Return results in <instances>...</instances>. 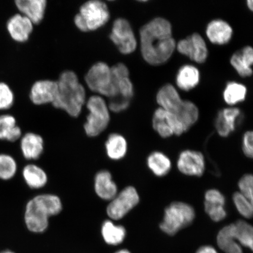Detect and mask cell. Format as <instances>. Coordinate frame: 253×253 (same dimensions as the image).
<instances>
[{
	"mask_svg": "<svg viewBox=\"0 0 253 253\" xmlns=\"http://www.w3.org/2000/svg\"><path fill=\"white\" fill-rule=\"evenodd\" d=\"M0 253H15L12 252L10 251H4L0 252Z\"/></svg>",
	"mask_w": 253,
	"mask_h": 253,
	"instance_id": "ee69618b",
	"label": "cell"
},
{
	"mask_svg": "<svg viewBox=\"0 0 253 253\" xmlns=\"http://www.w3.org/2000/svg\"><path fill=\"white\" fill-rule=\"evenodd\" d=\"M186 131L198 122L199 112L198 107L190 100H183L179 109L174 113Z\"/></svg>",
	"mask_w": 253,
	"mask_h": 253,
	"instance_id": "83f0119b",
	"label": "cell"
},
{
	"mask_svg": "<svg viewBox=\"0 0 253 253\" xmlns=\"http://www.w3.org/2000/svg\"><path fill=\"white\" fill-rule=\"evenodd\" d=\"M248 88L245 85L237 82H229L226 85L223 92V98L227 104L233 106L242 103L246 99Z\"/></svg>",
	"mask_w": 253,
	"mask_h": 253,
	"instance_id": "f1b7e54d",
	"label": "cell"
},
{
	"mask_svg": "<svg viewBox=\"0 0 253 253\" xmlns=\"http://www.w3.org/2000/svg\"><path fill=\"white\" fill-rule=\"evenodd\" d=\"M115 253H130V252H129L128 251H126V250H121V251H119L118 252H117Z\"/></svg>",
	"mask_w": 253,
	"mask_h": 253,
	"instance_id": "7bdbcfd3",
	"label": "cell"
},
{
	"mask_svg": "<svg viewBox=\"0 0 253 253\" xmlns=\"http://www.w3.org/2000/svg\"><path fill=\"white\" fill-rule=\"evenodd\" d=\"M233 224L237 241L253 250V229L251 224L243 220L237 221Z\"/></svg>",
	"mask_w": 253,
	"mask_h": 253,
	"instance_id": "1f68e13d",
	"label": "cell"
},
{
	"mask_svg": "<svg viewBox=\"0 0 253 253\" xmlns=\"http://www.w3.org/2000/svg\"><path fill=\"white\" fill-rule=\"evenodd\" d=\"M156 101L159 107L172 113H175L183 102L176 88L172 84H164L158 91Z\"/></svg>",
	"mask_w": 253,
	"mask_h": 253,
	"instance_id": "d6986e66",
	"label": "cell"
},
{
	"mask_svg": "<svg viewBox=\"0 0 253 253\" xmlns=\"http://www.w3.org/2000/svg\"><path fill=\"white\" fill-rule=\"evenodd\" d=\"M147 166L151 172L157 177L169 174L172 168L170 158L161 151H154L147 158Z\"/></svg>",
	"mask_w": 253,
	"mask_h": 253,
	"instance_id": "484cf974",
	"label": "cell"
},
{
	"mask_svg": "<svg viewBox=\"0 0 253 253\" xmlns=\"http://www.w3.org/2000/svg\"><path fill=\"white\" fill-rule=\"evenodd\" d=\"M85 104L88 112L84 125L85 133L88 137H97L109 125L110 112L108 104L103 97L98 94L88 98Z\"/></svg>",
	"mask_w": 253,
	"mask_h": 253,
	"instance_id": "5b68a950",
	"label": "cell"
},
{
	"mask_svg": "<svg viewBox=\"0 0 253 253\" xmlns=\"http://www.w3.org/2000/svg\"><path fill=\"white\" fill-rule=\"evenodd\" d=\"M6 29L11 39L18 43H24L29 40L34 30V24L25 16L15 14L6 23Z\"/></svg>",
	"mask_w": 253,
	"mask_h": 253,
	"instance_id": "4fadbf2b",
	"label": "cell"
},
{
	"mask_svg": "<svg viewBox=\"0 0 253 253\" xmlns=\"http://www.w3.org/2000/svg\"><path fill=\"white\" fill-rule=\"evenodd\" d=\"M105 149L107 156L110 159L114 161L122 160L127 153V141L122 134H111L106 141Z\"/></svg>",
	"mask_w": 253,
	"mask_h": 253,
	"instance_id": "603a6c76",
	"label": "cell"
},
{
	"mask_svg": "<svg viewBox=\"0 0 253 253\" xmlns=\"http://www.w3.org/2000/svg\"><path fill=\"white\" fill-rule=\"evenodd\" d=\"M23 178L26 184L31 189H39L44 187L47 183V175L42 168L34 164L25 166L23 172Z\"/></svg>",
	"mask_w": 253,
	"mask_h": 253,
	"instance_id": "cb8c5ba5",
	"label": "cell"
},
{
	"mask_svg": "<svg viewBox=\"0 0 253 253\" xmlns=\"http://www.w3.org/2000/svg\"><path fill=\"white\" fill-rule=\"evenodd\" d=\"M233 30L231 25L221 19H216L209 23L206 35L211 43L217 45H224L232 40Z\"/></svg>",
	"mask_w": 253,
	"mask_h": 253,
	"instance_id": "9a60e30c",
	"label": "cell"
},
{
	"mask_svg": "<svg viewBox=\"0 0 253 253\" xmlns=\"http://www.w3.org/2000/svg\"><path fill=\"white\" fill-rule=\"evenodd\" d=\"M253 131H247L242 138V151L245 156L250 158L253 156Z\"/></svg>",
	"mask_w": 253,
	"mask_h": 253,
	"instance_id": "ab89813d",
	"label": "cell"
},
{
	"mask_svg": "<svg viewBox=\"0 0 253 253\" xmlns=\"http://www.w3.org/2000/svg\"><path fill=\"white\" fill-rule=\"evenodd\" d=\"M195 217L194 209L183 202H173L166 208L160 228L169 235L191 224Z\"/></svg>",
	"mask_w": 253,
	"mask_h": 253,
	"instance_id": "52a82bcc",
	"label": "cell"
},
{
	"mask_svg": "<svg viewBox=\"0 0 253 253\" xmlns=\"http://www.w3.org/2000/svg\"><path fill=\"white\" fill-rule=\"evenodd\" d=\"M22 137V130L14 116L9 114L0 115V140L17 141Z\"/></svg>",
	"mask_w": 253,
	"mask_h": 253,
	"instance_id": "d4e9b609",
	"label": "cell"
},
{
	"mask_svg": "<svg viewBox=\"0 0 253 253\" xmlns=\"http://www.w3.org/2000/svg\"><path fill=\"white\" fill-rule=\"evenodd\" d=\"M176 166L183 175L201 177L204 175L206 169L204 156L198 151L183 150L179 155Z\"/></svg>",
	"mask_w": 253,
	"mask_h": 253,
	"instance_id": "8fae6325",
	"label": "cell"
},
{
	"mask_svg": "<svg viewBox=\"0 0 253 253\" xmlns=\"http://www.w3.org/2000/svg\"><path fill=\"white\" fill-rule=\"evenodd\" d=\"M204 207L206 213L214 221L222 220L226 217L227 213L224 205L205 202Z\"/></svg>",
	"mask_w": 253,
	"mask_h": 253,
	"instance_id": "d590c367",
	"label": "cell"
},
{
	"mask_svg": "<svg viewBox=\"0 0 253 253\" xmlns=\"http://www.w3.org/2000/svg\"><path fill=\"white\" fill-rule=\"evenodd\" d=\"M233 201L240 214L247 219H250L253 216V202L241 193L236 192L233 195Z\"/></svg>",
	"mask_w": 253,
	"mask_h": 253,
	"instance_id": "d6a6232c",
	"label": "cell"
},
{
	"mask_svg": "<svg viewBox=\"0 0 253 253\" xmlns=\"http://www.w3.org/2000/svg\"><path fill=\"white\" fill-rule=\"evenodd\" d=\"M197 253H217V252L211 246H205L199 249Z\"/></svg>",
	"mask_w": 253,
	"mask_h": 253,
	"instance_id": "60d3db41",
	"label": "cell"
},
{
	"mask_svg": "<svg viewBox=\"0 0 253 253\" xmlns=\"http://www.w3.org/2000/svg\"><path fill=\"white\" fill-rule=\"evenodd\" d=\"M14 100V93L10 86L5 82H0V111L11 109Z\"/></svg>",
	"mask_w": 253,
	"mask_h": 253,
	"instance_id": "e575fe53",
	"label": "cell"
},
{
	"mask_svg": "<svg viewBox=\"0 0 253 253\" xmlns=\"http://www.w3.org/2000/svg\"><path fill=\"white\" fill-rule=\"evenodd\" d=\"M62 210V202L58 196L50 194L37 195L26 205L25 224L32 232H43L48 226L49 217L58 214Z\"/></svg>",
	"mask_w": 253,
	"mask_h": 253,
	"instance_id": "3957f363",
	"label": "cell"
},
{
	"mask_svg": "<svg viewBox=\"0 0 253 253\" xmlns=\"http://www.w3.org/2000/svg\"><path fill=\"white\" fill-rule=\"evenodd\" d=\"M237 241L233 224L224 227L218 234L217 245L226 253H243L241 247Z\"/></svg>",
	"mask_w": 253,
	"mask_h": 253,
	"instance_id": "4316f807",
	"label": "cell"
},
{
	"mask_svg": "<svg viewBox=\"0 0 253 253\" xmlns=\"http://www.w3.org/2000/svg\"><path fill=\"white\" fill-rule=\"evenodd\" d=\"M22 154L27 160L39 159L43 152L44 142L42 137L34 132H27L20 138Z\"/></svg>",
	"mask_w": 253,
	"mask_h": 253,
	"instance_id": "ffe728a7",
	"label": "cell"
},
{
	"mask_svg": "<svg viewBox=\"0 0 253 253\" xmlns=\"http://www.w3.org/2000/svg\"><path fill=\"white\" fill-rule=\"evenodd\" d=\"M58 93L52 105L72 118L81 115L86 102V90L74 71H65L59 76Z\"/></svg>",
	"mask_w": 253,
	"mask_h": 253,
	"instance_id": "7a4b0ae2",
	"label": "cell"
},
{
	"mask_svg": "<svg viewBox=\"0 0 253 253\" xmlns=\"http://www.w3.org/2000/svg\"><path fill=\"white\" fill-rule=\"evenodd\" d=\"M139 34L141 55L148 64L160 66L171 58L176 43L169 20L155 18L141 28Z\"/></svg>",
	"mask_w": 253,
	"mask_h": 253,
	"instance_id": "6da1fadb",
	"label": "cell"
},
{
	"mask_svg": "<svg viewBox=\"0 0 253 253\" xmlns=\"http://www.w3.org/2000/svg\"><path fill=\"white\" fill-rule=\"evenodd\" d=\"M20 13L25 16L34 24H39L45 16L47 0H14Z\"/></svg>",
	"mask_w": 253,
	"mask_h": 253,
	"instance_id": "2e32d148",
	"label": "cell"
},
{
	"mask_svg": "<svg viewBox=\"0 0 253 253\" xmlns=\"http://www.w3.org/2000/svg\"><path fill=\"white\" fill-rule=\"evenodd\" d=\"M140 195L134 186H128L118 192L107 207V214L110 219L120 220L140 202Z\"/></svg>",
	"mask_w": 253,
	"mask_h": 253,
	"instance_id": "9c48e42d",
	"label": "cell"
},
{
	"mask_svg": "<svg viewBox=\"0 0 253 253\" xmlns=\"http://www.w3.org/2000/svg\"><path fill=\"white\" fill-rule=\"evenodd\" d=\"M108 1H115V0H108Z\"/></svg>",
	"mask_w": 253,
	"mask_h": 253,
	"instance_id": "bcb514c9",
	"label": "cell"
},
{
	"mask_svg": "<svg viewBox=\"0 0 253 253\" xmlns=\"http://www.w3.org/2000/svg\"><path fill=\"white\" fill-rule=\"evenodd\" d=\"M205 202L211 204H226V198L219 190L211 189L205 194Z\"/></svg>",
	"mask_w": 253,
	"mask_h": 253,
	"instance_id": "f35d334b",
	"label": "cell"
},
{
	"mask_svg": "<svg viewBox=\"0 0 253 253\" xmlns=\"http://www.w3.org/2000/svg\"><path fill=\"white\" fill-rule=\"evenodd\" d=\"M112 78L113 82H115L117 88H118V96L131 100L134 96V90L133 84L129 77L117 78L112 76Z\"/></svg>",
	"mask_w": 253,
	"mask_h": 253,
	"instance_id": "836d02e7",
	"label": "cell"
},
{
	"mask_svg": "<svg viewBox=\"0 0 253 253\" xmlns=\"http://www.w3.org/2000/svg\"><path fill=\"white\" fill-rule=\"evenodd\" d=\"M94 191L100 198L110 201L118 194V187L112 174L107 170L98 172L94 177Z\"/></svg>",
	"mask_w": 253,
	"mask_h": 253,
	"instance_id": "ac0fdd59",
	"label": "cell"
},
{
	"mask_svg": "<svg viewBox=\"0 0 253 253\" xmlns=\"http://www.w3.org/2000/svg\"><path fill=\"white\" fill-rule=\"evenodd\" d=\"M17 161L11 155L0 154V180L9 181L14 178L17 173Z\"/></svg>",
	"mask_w": 253,
	"mask_h": 253,
	"instance_id": "4dcf8cb0",
	"label": "cell"
},
{
	"mask_svg": "<svg viewBox=\"0 0 253 253\" xmlns=\"http://www.w3.org/2000/svg\"><path fill=\"white\" fill-rule=\"evenodd\" d=\"M109 39L123 55L133 53L137 47V40L130 23L123 18L114 21Z\"/></svg>",
	"mask_w": 253,
	"mask_h": 253,
	"instance_id": "ba28073f",
	"label": "cell"
},
{
	"mask_svg": "<svg viewBox=\"0 0 253 253\" xmlns=\"http://www.w3.org/2000/svg\"><path fill=\"white\" fill-rule=\"evenodd\" d=\"M136 1H138L139 2H147L149 1V0H136Z\"/></svg>",
	"mask_w": 253,
	"mask_h": 253,
	"instance_id": "f6af8a7d",
	"label": "cell"
},
{
	"mask_svg": "<svg viewBox=\"0 0 253 253\" xmlns=\"http://www.w3.org/2000/svg\"><path fill=\"white\" fill-rule=\"evenodd\" d=\"M102 235L107 244L118 245L125 240L126 231L124 227L116 225L112 221L107 220L103 223Z\"/></svg>",
	"mask_w": 253,
	"mask_h": 253,
	"instance_id": "f546056e",
	"label": "cell"
},
{
	"mask_svg": "<svg viewBox=\"0 0 253 253\" xmlns=\"http://www.w3.org/2000/svg\"><path fill=\"white\" fill-rule=\"evenodd\" d=\"M176 49L182 55L198 63L207 61L208 49L204 38L198 33H194L176 43Z\"/></svg>",
	"mask_w": 253,
	"mask_h": 253,
	"instance_id": "30bf717a",
	"label": "cell"
},
{
	"mask_svg": "<svg viewBox=\"0 0 253 253\" xmlns=\"http://www.w3.org/2000/svg\"><path fill=\"white\" fill-rule=\"evenodd\" d=\"M110 13L102 0H88L81 5L75 15L74 23L84 33L95 31L104 26L110 20Z\"/></svg>",
	"mask_w": 253,
	"mask_h": 253,
	"instance_id": "277c9868",
	"label": "cell"
},
{
	"mask_svg": "<svg viewBox=\"0 0 253 253\" xmlns=\"http://www.w3.org/2000/svg\"><path fill=\"white\" fill-rule=\"evenodd\" d=\"M239 192L251 202H253V176L251 173H247L239 179Z\"/></svg>",
	"mask_w": 253,
	"mask_h": 253,
	"instance_id": "8d00e7d4",
	"label": "cell"
},
{
	"mask_svg": "<svg viewBox=\"0 0 253 253\" xmlns=\"http://www.w3.org/2000/svg\"><path fill=\"white\" fill-rule=\"evenodd\" d=\"M246 4L250 10L252 11L253 9V0H246Z\"/></svg>",
	"mask_w": 253,
	"mask_h": 253,
	"instance_id": "b9f144b4",
	"label": "cell"
},
{
	"mask_svg": "<svg viewBox=\"0 0 253 253\" xmlns=\"http://www.w3.org/2000/svg\"><path fill=\"white\" fill-rule=\"evenodd\" d=\"M199 69L192 65H185L179 68L176 75L175 82L180 89L188 91L194 89L200 82Z\"/></svg>",
	"mask_w": 253,
	"mask_h": 253,
	"instance_id": "7402d4cb",
	"label": "cell"
},
{
	"mask_svg": "<svg viewBox=\"0 0 253 253\" xmlns=\"http://www.w3.org/2000/svg\"><path fill=\"white\" fill-rule=\"evenodd\" d=\"M176 120L173 113L158 107L153 117V127L160 137L167 138L174 135Z\"/></svg>",
	"mask_w": 253,
	"mask_h": 253,
	"instance_id": "e0dca14e",
	"label": "cell"
},
{
	"mask_svg": "<svg viewBox=\"0 0 253 253\" xmlns=\"http://www.w3.org/2000/svg\"><path fill=\"white\" fill-rule=\"evenodd\" d=\"M230 64L237 74L243 78L251 77L253 74V49L247 46L233 53L230 58Z\"/></svg>",
	"mask_w": 253,
	"mask_h": 253,
	"instance_id": "44dd1931",
	"label": "cell"
},
{
	"mask_svg": "<svg viewBox=\"0 0 253 253\" xmlns=\"http://www.w3.org/2000/svg\"><path fill=\"white\" fill-rule=\"evenodd\" d=\"M88 88L101 96H118V88L114 83L110 66L106 62H98L91 66L84 77Z\"/></svg>",
	"mask_w": 253,
	"mask_h": 253,
	"instance_id": "8992f818",
	"label": "cell"
},
{
	"mask_svg": "<svg viewBox=\"0 0 253 253\" xmlns=\"http://www.w3.org/2000/svg\"><path fill=\"white\" fill-rule=\"evenodd\" d=\"M130 101L122 97H115L111 98L108 104L110 112L119 113L124 112L127 109L130 105Z\"/></svg>",
	"mask_w": 253,
	"mask_h": 253,
	"instance_id": "74e56055",
	"label": "cell"
},
{
	"mask_svg": "<svg viewBox=\"0 0 253 253\" xmlns=\"http://www.w3.org/2000/svg\"><path fill=\"white\" fill-rule=\"evenodd\" d=\"M58 93L57 82L51 80L38 81L33 84L30 98L32 103L37 106L52 104Z\"/></svg>",
	"mask_w": 253,
	"mask_h": 253,
	"instance_id": "5bb4252c",
	"label": "cell"
},
{
	"mask_svg": "<svg viewBox=\"0 0 253 253\" xmlns=\"http://www.w3.org/2000/svg\"><path fill=\"white\" fill-rule=\"evenodd\" d=\"M243 118L241 110L237 107H230L221 109L215 119V128L221 137H227L236 130Z\"/></svg>",
	"mask_w": 253,
	"mask_h": 253,
	"instance_id": "7c38bea8",
	"label": "cell"
}]
</instances>
